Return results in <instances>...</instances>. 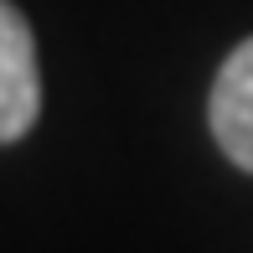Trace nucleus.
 I'll use <instances>...</instances> for the list:
<instances>
[{"label":"nucleus","instance_id":"f257e3e1","mask_svg":"<svg viewBox=\"0 0 253 253\" xmlns=\"http://www.w3.org/2000/svg\"><path fill=\"white\" fill-rule=\"evenodd\" d=\"M42 114V67L31 21L0 0V145L21 140Z\"/></svg>","mask_w":253,"mask_h":253},{"label":"nucleus","instance_id":"f03ea898","mask_svg":"<svg viewBox=\"0 0 253 253\" xmlns=\"http://www.w3.org/2000/svg\"><path fill=\"white\" fill-rule=\"evenodd\" d=\"M207 119H212V134L222 145V155L238 170H253V37L238 42L227 52V62L217 67Z\"/></svg>","mask_w":253,"mask_h":253}]
</instances>
